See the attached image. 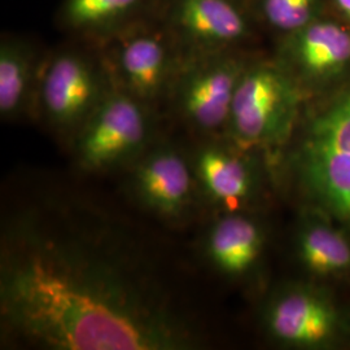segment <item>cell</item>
<instances>
[{"instance_id":"1","label":"cell","mask_w":350,"mask_h":350,"mask_svg":"<svg viewBox=\"0 0 350 350\" xmlns=\"http://www.w3.org/2000/svg\"><path fill=\"white\" fill-rule=\"evenodd\" d=\"M60 206L10 222L1 241L3 335L55 350H186L200 345L140 250L112 227Z\"/></svg>"},{"instance_id":"2","label":"cell","mask_w":350,"mask_h":350,"mask_svg":"<svg viewBox=\"0 0 350 350\" xmlns=\"http://www.w3.org/2000/svg\"><path fill=\"white\" fill-rule=\"evenodd\" d=\"M300 104L299 81L286 66H247L226 127L232 146L245 152L282 146L296 125Z\"/></svg>"},{"instance_id":"3","label":"cell","mask_w":350,"mask_h":350,"mask_svg":"<svg viewBox=\"0 0 350 350\" xmlns=\"http://www.w3.org/2000/svg\"><path fill=\"white\" fill-rule=\"evenodd\" d=\"M153 126L146 103L111 90L72 140L78 166L88 173L133 165L153 146Z\"/></svg>"},{"instance_id":"4","label":"cell","mask_w":350,"mask_h":350,"mask_svg":"<svg viewBox=\"0 0 350 350\" xmlns=\"http://www.w3.org/2000/svg\"><path fill=\"white\" fill-rule=\"evenodd\" d=\"M263 325L276 342L296 349L329 348L349 332L338 304L308 284H288L273 293L263 310Z\"/></svg>"},{"instance_id":"5","label":"cell","mask_w":350,"mask_h":350,"mask_svg":"<svg viewBox=\"0 0 350 350\" xmlns=\"http://www.w3.org/2000/svg\"><path fill=\"white\" fill-rule=\"evenodd\" d=\"M111 90L88 57L65 52L47 66L40 81V107L47 122L73 140Z\"/></svg>"},{"instance_id":"6","label":"cell","mask_w":350,"mask_h":350,"mask_svg":"<svg viewBox=\"0 0 350 350\" xmlns=\"http://www.w3.org/2000/svg\"><path fill=\"white\" fill-rule=\"evenodd\" d=\"M245 69V64L230 56H213L188 66L175 85L178 109L188 125L201 134L226 130Z\"/></svg>"},{"instance_id":"7","label":"cell","mask_w":350,"mask_h":350,"mask_svg":"<svg viewBox=\"0 0 350 350\" xmlns=\"http://www.w3.org/2000/svg\"><path fill=\"white\" fill-rule=\"evenodd\" d=\"M198 188L192 163L172 146H152L133 163L131 193L143 208L166 221L187 217Z\"/></svg>"},{"instance_id":"8","label":"cell","mask_w":350,"mask_h":350,"mask_svg":"<svg viewBox=\"0 0 350 350\" xmlns=\"http://www.w3.org/2000/svg\"><path fill=\"white\" fill-rule=\"evenodd\" d=\"M296 167L314 199L350 226V139H302Z\"/></svg>"},{"instance_id":"9","label":"cell","mask_w":350,"mask_h":350,"mask_svg":"<svg viewBox=\"0 0 350 350\" xmlns=\"http://www.w3.org/2000/svg\"><path fill=\"white\" fill-rule=\"evenodd\" d=\"M286 56V68L297 81L329 83L350 68V33L336 23L313 20L291 34Z\"/></svg>"},{"instance_id":"10","label":"cell","mask_w":350,"mask_h":350,"mask_svg":"<svg viewBox=\"0 0 350 350\" xmlns=\"http://www.w3.org/2000/svg\"><path fill=\"white\" fill-rule=\"evenodd\" d=\"M235 146H201L191 160L201 192L227 212H239L253 200L257 175L253 165Z\"/></svg>"},{"instance_id":"11","label":"cell","mask_w":350,"mask_h":350,"mask_svg":"<svg viewBox=\"0 0 350 350\" xmlns=\"http://www.w3.org/2000/svg\"><path fill=\"white\" fill-rule=\"evenodd\" d=\"M265 247L261 225L245 214L227 212L213 222L204 253L213 267L228 278H243L260 262Z\"/></svg>"},{"instance_id":"12","label":"cell","mask_w":350,"mask_h":350,"mask_svg":"<svg viewBox=\"0 0 350 350\" xmlns=\"http://www.w3.org/2000/svg\"><path fill=\"white\" fill-rule=\"evenodd\" d=\"M116 65L122 90L146 104L159 99L172 83V56L159 38L129 39L118 52Z\"/></svg>"},{"instance_id":"13","label":"cell","mask_w":350,"mask_h":350,"mask_svg":"<svg viewBox=\"0 0 350 350\" xmlns=\"http://www.w3.org/2000/svg\"><path fill=\"white\" fill-rule=\"evenodd\" d=\"M174 18L185 36L202 47L227 46L248 33L245 17L228 0H178Z\"/></svg>"},{"instance_id":"14","label":"cell","mask_w":350,"mask_h":350,"mask_svg":"<svg viewBox=\"0 0 350 350\" xmlns=\"http://www.w3.org/2000/svg\"><path fill=\"white\" fill-rule=\"evenodd\" d=\"M297 256L315 275L342 276L350 273V241L325 221L312 218L301 226Z\"/></svg>"},{"instance_id":"15","label":"cell","mask_w":350,"mask_h":350,"mask_svg":"<svg viewBox=\"0 0 350 350\" xmlns=\"http://www.w3.org/2000/svg\"><path fill=\"white\" fill-rule=\"evenodd\" d=\"M34 56L26 46L3 42L0 49V116L11 120L30 105L36 81Z\"/></svg>"},{"instance_id":"16","label":"cell","mask_w":350,"mask_h":350,"mask_svg":"<svg viewBox=\"0 0 350 350\" xmlns=\"http://www.w3.org/2000/svg\"><path fill=\"white\" fill-rule=\"evenodd\" d=\"M140 0H68L65 17L75 27H92L109 23L133 10Z\"/></svg>"},{"instance_id":"17","label":"cell","mask_w":350,"mask_h":350,"mask_svg":"<svg viewBox=\"0 0 350 350\" xmlns=\"http://www.w3.org/2000/svg\"><path fill=\"white\" fill-rule=\"evenodd\" d=\"M318 0H262V11L270 25L295 33L315 20Z\"/></svg>"},{"instance_id":"18","label":"cell","mask_w":350,"mask_h":350,"mask_svg":"<svg viewBox=\"0 0 350 350\" xmlns=\"http://www.w3.org/2000/svg\"><path fill=\"white\" fill-rule=\"evenodd\" d=\"M340 12L342 13L350 21V0H335Z\"/></svg>"}]
</instances>
